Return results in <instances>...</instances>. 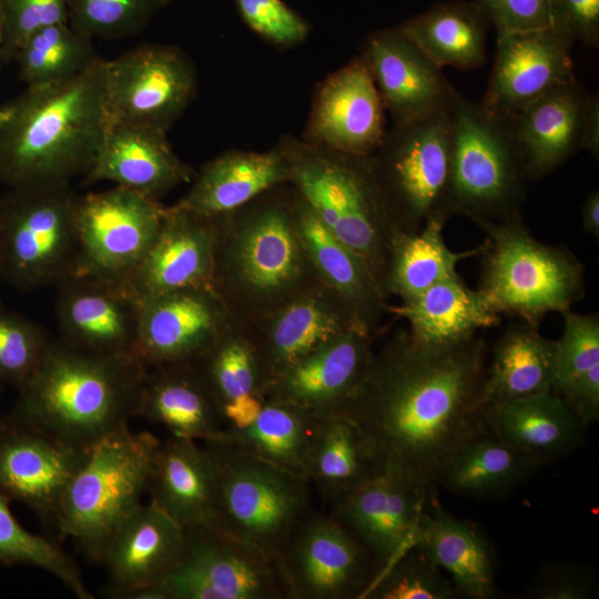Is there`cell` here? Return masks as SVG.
<instances>
[{
  "label": "cell",
  "mask_w": 599,
  "mask_h": 599,
  "mask_svg": "<svg viewBox=\"0 0 599 599\" xmlns=\"http://www.w3.org/2000/svg\"><path fill=\"white\" fill-rule=\"evenodd\" d=\"M487 345L477 334L430 344L398 331L374 353L346 413L385 467L435 489L451 456L488 430L483 402Z\"/></svg>",
  "instance_id": "obj_1"
},
{
  "label": "cell",
  "mask_w": 599,
  "mask_h": 599,
  "mask_svg": "<svg viewBox=\"0 0 599 599\" xmlns=\"http://www.w3.org/2000/svg\"><path fill=\"white\" fill-rule=\"evenodd\" d=\"M105 60L68 80L27 88L6 105L0 181L10 190L70 185L92 167L110 126Z\"/></svg>",
  "instance_id": "obj_2"
},
{
  "label": "cell",
  "mask_w": 599,
  "mask_h": 599,
  "mask_svg": "<svg viewBox=\"0 0 599 599\" xmlns=\"http://www.w3.org/2000/svg\"><path fill=\"white\" fill-rule=\"evenodd\" d=\"M216 225L212 286L247 326L323 284L298 233L288 183L216 216Z\"/></svg>",
  "instance_id": "obj_3"
},
{
  "label": "cell",
  "mask_w": 599,
  "mask_h": 599,
  "mask_svg": "<svg viewBox=\"0 0 599 599\" xmlns=\"http://www.w3.org/2000/svg\"><path fill=\"white\" fill-rule=\"evenodd\" d=\"M146 370L133 354L51 339L37 368L19 387L12 417L91 449L138 417Z\"/></svg>",
  "instance_id": "obj_4"
},
{
  "label": "cell",
  "mask_w": 599,
  "mask_h": 599,
  "mask_svg": "<svg viewBox=\"0 0 599 599\" xmlns=\"http://www.w3.org/2000/svg\"><path fill=\"white\" fill-rule=\"evenodd\" d=\"M285 138L291 162L288 183L324 226L366 262L383 288L393 243L404 231L383 195L369 155L313 145L293 135Z\"/></svg>",
  "instance_id": "obj_5"
},
{
  "label": "cell",
  "mask_w": 599,
  "mask_h": 599,
  "mask_svg": "<svg viewBox=\"0 0 599 599\" xmlns=\"http://www.w3.org/2000/svg\"><path fill=\"white\" fill-rule=\"evenodd\" d=\"M486 233L478 288L499 314L538 326L585 295V268L567 248L540 242L520 212L500 221H478Z\"/></svg>",
  "instance_id": "obj_6"
},
{
  "label": "cell",
  "mask_w": 599,
  "mask_h": 599,
  "mask_svg": "<svg viewBox=\"0 0 599 599\" xmlns=\"http://www.w3.org/2000/svg\"><path fill=\"white\" fill-rule=\"evenodd\" d=\"M161 441L124 427L89 451L62 499L57 529L100 561L118 528L143 504Z\"/></svg>",
  "instance_id": "obj_7"
},
{
  "label": "cell",
  "mask_w": 599,
  "mask_h": 599,
  "mask_svg": "<svg viewBox=\"0 0 599 599\" xmlns=\"http://www.w3.org/2000/svg\"><path fill=\"white\" fill-rule=\"evenodd\" d=\"M203 445L215 467V526L275 567L294 532L313 514L309 480L217 441Z\"/></svg>",
  "instance_id": "obj_8"
},
{
  "label": "cell",
  "mask_w": 599,
  "mask_h": 599,
  "mask_svg": "<svg viewBox=\"0 0 599 599\" xmlns=\"http://www.w3.org/2000/svg\"><path fill=\"white\" fill-rule=\"evenodd\" d=\"M450 161L446 210L475 223L519 212L527 177L507 120L455 88L447 108Z\"/></svg>",
  "instance_id": "obj_9"
},
{
  "label": "cell",
  "mask_w": 599,
  "mask_h": 599,
  "mask_svg": "<svg viewBox=\"0 0 599 599\" xmlns=\"http://www.w3.org/2000/svg\"><path fill=\"white\" fill-rule=\"evenodd\" d=\"M77 199L70 185L17 189L1 196V278L30 291L72 275Z\"/></svg>",
  "instance_id": "obj_10"
},
{
  "label": "cell",
  "mask_w": 599,
  "mask_h": 599,
  "mask_svg": "<svg viewBox=\"0 0 599 599\" xmlns=\"http://www.w3.org/2000/svg\"><path fill=\"white\" fill-rule=\"evenodd\" d=\"M369 160L383 195L404 232L418 231L437 211L448 213L450 122L447 110L405 124H393Z\"/></svg>",
  "instance_id": "obj_11"
},
{
  "label": "cell",
  "mask_w": 599,
  "mask_h": 599,
  "mask_svg": "<svg viewBox=\"0 0 599 599\" xmlns=\"http://www.w3.org/2000/svg\"><path fill=\"white\" fill-rule=\"evenodd\" d=\"M164 205L122 186L78 196L72 275L125 286L151 245Z\"/></svg>",
  "instance_id": "obj_12"
},
{
  "label": "cell",
  "mask_w": 599,
  "mask_h": 599,
  "mask_svg": "<svg viewBox=\"0 0 599 599\" xmlns=\"http://www.w3.org/2000/svg\"><path fill=\"white\" fill-rule=\"evenodd\" d=\"M104 77L110 125L146 124L167 132L197 90L194 63L172 44L144 43L105 60Z\"/></svg>",
  "instance_id": "obj_13"
},
{
  "label": "cell",
  "mask_w": 599,
  "mask_h": 599,
  "mask_svg": "<svg viewBox=\"0 0 599 599\" xmlns=\"http://www.w3.org/2000/svg\"><path fill=\"white\" fill-rule=\"evenodd\" d=\"M285 598L362 599L382 568L331 515L312 514L275 564Z\"/></svg>",
  "instance_id": "obj_14"
},
{
  "label": "cell",
  "mask_w": 599,
  "mask_h": 599,
  "mask_svg": "<svg viewBox=\"0 0 599 599\" xmlns=\"http://www.w3.org/2000/svg\"><path fill=\"white\" fill-rule=\"evenodd\" d=\"M182 555L163 581L169 599H283L274 565L217 526L184 529Z\"/></svg>",
  "instance_id": "obj_15"
},
{
  "label": "cell",
  "mask_w": 599,
  "mask_h": 599,
  "mask_svg": "<svg viewBox=\"0 0 599 599\" xmlns=\"http://www.w3.org/2000/svg\"><path fill=\"white\" fill-rule=\"evenodd\" d=\"M89 451L12 416L0 419V493L57 526L63 496Z\"/></svg>",
  "instance_id": "obj_16"
},
{
  "label": "cell",
  "mask_w": 599,
  "mask_h": 599,
  "mask_svg": "<svg viewBox=\"0 0 599 599\" xmlns=\"http://www.w3.org/2000/svg\"><path fill=\"white\" fill-rule=\"evenodd\" d=\"M434 494L435 489L385 467L376 477L332 500L329 515L352 532L383 570L415 545L422 512Z\"/></svg>",
  "instance_id": "obj_17"
},
{
  "label": "cell",
  "mask_w": 599,
  "mask_h": 599,
  "mask_svg": "<svg viewBox=\"0 0 599 599\" xmlns=\"http://www.w3.org/2000/svg\"><path fill=\"white\" fill-rule=\"evenodd\" d=\"M233 316L212 285L183 287L139 301L134 355L146 368L192 364Z\"/></svg>",
  "instance_id": "obj_18"
},
{
  "label": "cell",
  "mask_w": 599,
  "mask_h": 599,
  "mask_svg": "<svg viewBox=\"0 0 599 599\" xmlns=\"http://www.w3.org/2000/svg\"><path fill=\"white\" fill-rule=\"evenodd\" d=\"M386 131L385 108L366 60L359 54L318 83L301 139L368 156Z\"/></svg>",
  "instance_id": "obj_19"
},
{
  "label": "cell",
  "mask_w": 599,
  "mask_h": 599,
  "mask_svg": "<svg viewBox=\"0 0 599 599\" xmlns=\"http://www.w3.org/2000/svg\"><path fill=\"white\" fill-rule=\"evenodd\" d=\"M571 42L554 27L498 32L493 70L480 103L509 120L527 105L576 79Z\"/></svg>",
  "instance_id": "obj_20"
},
{
  "label": "cell",
  "mask_w": 599,
  "mask_h": 599,
  "mask_svg": "<svg viewBox=\"0 0 599 599\" xmlns=\"http://www.w3.org/2000/svg\"><path fill=\"white\" fill-rule=\"evenodd\" d=\"M374 337L353 328L275 378L265 399L294 404L317 418L346 413L369 372Z\"/></svg>",
  "instance_id": "obj_21"
},
{
  "label": "cell",
  "mask_w": 599,
  "mask_h": 599,
  "mask_svg": "<svg viewBox=\"0 0 599 599\" xmlns=\"http://www.w3.org/2000/svg\"><path fill=\"white\" fill-rule=\"evenodd\" d=\"M393 124L446 111L454 87L441 68L396 28L376 30L361 53Z\"/></svg>",
  "instance_id": "obj_22"
},
{
  "label": "cell",
  "mask_w": 599,
  "mask_h": 599,
  "mask_svg": "<svg viewBox=\"0 0 599 599\" xmlns=\"http://www.w3.org/2000/svg\"><path fill=\"white\" fill-rule=\"evenodd\" d=\"M216 217L177 205L164 206L159 230L125 284L136 300L170 291L212 285Z\"/></svg>",
  "instance_id": "obj_23"
},
{
  "label": "cell",
  "mask_w": 599,
  "mask_h": 599,
  "mask_svg": "<svg viewBox=\"0 0 599 599\" xmlns=\"http://www.w3.org/2000/svg\"><path fill=\"white\" fill-rule=\"evenodd\" d=\"M55 286L54 309L62 341L87 349L134 355L139 301L125 287L75 275Z\"/></svg>",
  "instance_id": "obj_24"
},
{
  "label": "cell",
  "mask_w": 599,
  "mask_h": 599,
  "mask_svg": "<svg viewBox=\"0 0 599 599\" xmlns=\"http://www.w3.org/2000/svg\"><path fill=\"white\" fill-rule=\"evenodd\" d=\"M166 134L146 124H111L83 182L108 181L160 201L195 174L174 152Z\"/></svg>",
  "instance_id": "obj_25"
},
{
  "label": "cell",
  "mask_w": 599,
  "mask_h": 599,
  "mask_svg": "<svg viewBox=\"0 0 599 599\" xmlns=\"http://www.w3.org/2000/svg\"><path fill=\"white\" fill-rule=\"evenodd\" d=\"M248 327L258 347L268 386L333 338L353 328L361 329L336 294L324 284Z\"/></svg>",
  "instance_id": "obj_26"
},
{
  "label": "cell",
  "mask_w": 599,
  "mask_h": 599,
  "mask_svg": "<svg viewBox=\"0 0 599 599\" xmlns=\"http://www.w3.org/2000/svg\"><path fill=\"white\" fill-rule=\"evenodd\" d=\"M185 532L171 516L149 500L114 532L101 560L108 570V595L125 593L162 585L176 566Z\"/></svg>",
  "instance_id": "obj_27"
},
{
  "label": "cell",
  "mask_w": 599,
  "mask_h": 599,
  "mask_svg": "<svg viewBox=\"0 0 599 599\" xmlns=\"http://www.w3.org/2000/svg\"><path fill=\"white\" fill-rule=\"evenodd\" d=\"M290 195L298 233L321 282L336 294L357 326L375 337L388 313V297L366 262L324 226L291 184Z\"/></svg>",
  "instance_id": "obj_28"
},
{
  "label": "cell",
  "mask_w": 599,
  "mask_h": 599,
  "mask_svg": "<svg viewBox=\"0 0 599 599\" xmlns=\"http://www.w3.org/2000/svg\"><path fill=\"white\" fill-rule=\"evenodd\" d=\"M291 162L285 135L267 151L227 150L195 172L175 205L216 217L277 185L288 183Z\"/></svg>",
  "instance_id": "obj_29"
},
{
  "label": "cell",
  "mask_w": 599,
  "mask_h": 599,
  "mask_svg": "<svg viewBox=\"0 0 599 599\" xmlns=\"http://www.w3.org/2000/svg\"><path fill=\"white\" fill-rule=\"evenodd\" d=\"M589 98L573 79L507 120L527 177L549 174L581 149Z\"/></svg>",
  "instance_id": "obj_30"
},
{
  "label": "cell",
  "mask_w": 599,
  "mask_h": 599,
  "mask_svg": "<svg viewBox=\"0 0 599 599\" xmlns=\"http://www.w3.org/2000/svg\"><path fill=\"white\" fill-rule=\"evenodd\" d=\"M148 494L183 529L215 525L216 478L210 450L170 435L159 446Z\"/></svg>",
  "instance_id": "obj_31"
},
{
  "label": "cell",
  "mask_w": 599,
  "mask_h": 599,
  "mask_svg": "<svg viewBox=\"0 0 599 599\" xmlns=\"http://www.w3.org/2000/svg\"><path fill=\"white\" fill-rule=\"evenodd\" d=\"M138 417L199 443L217 438L227 427L222 406L192 364L148 368Z\"/></svg>",
  "instance_id": "obj_32"
},
{
  "label": "cell",
  "mask_w": 599,
  "mask_h": 599,
  "mask_svg": "<svg viewBox=\"0 0 599 599\" xmlns=\"http://www.w3.org/2000/svg\"><path fill=\"white\" fill-rule=\"evenodd\" d=\"M415 546L450 576L459 598L490 599L496 595L494 558L479 528L428 499L418 525Z\"/></svg>",
  "instance_id": "obj_33"
},
{
  "label": "cell",
  "mask_w": 599,
  "mask_h": 599,
  "mask_svg": "<svg viewBox=\"0 0 599 599\" xmlns=\"http://www.w3.org/2000/svg\"><path fill=\"white\" fill-rule=\"evenodd\" d=\"M485 418L497 437L540 466L577 449L586 428L551 392L487 406Z\"/></svg>",
  "instance_id": "obj_34"
},
{
  "label": "cell",
  "mask_w": 599,
  "mask_h": 599,
  "mask_svg": "<svg viewBox=\"0 0 599 599\" xmlns=\"http://www.w3.org/2000/svg\"><path fill=\"white\" fill-rule=\"evenodd\" d=\"M388 312L407 321L413 337L430 344L468 339L479 329L498 325L501 316L479 288L468 287L458 274L389 306Z\"/></svg>",
  "instance_id": "obj_35"
},
{
  "label": "cell",
  "mask_w": 599,
  "mask_h": 599,
  "mask_svg": "<svg viewBox=\"0 0 599 599\" xmlns=\"http://www.w3.org/2000/svg\"><path fill=\"white\" fill-rule=\"evenodd\" d=\"M385 469L365 430L347 413L317 419L306 477L328 502Z\"/></svg>",
  "instance_id": "obj_36"
},
{
  "label": "cell",
  "mask_w": 599,
  "mask_h": 599,
  "mask_svg": "<svg viewBox=\"0 0 599 599\" xmlns=\"http://www.w3.org/2000/svg\"><path fill=\"white\" fill-rule=\"evenodd\" d=\"M556 341L525 321L509 325L493 348L483 388L485 407L551 392Z\"/></svg>",
  "instance_id": "obj_37"
},
{
  "label": "cell",
  "mask_w": 599,
  "mask_h": 599,
  "mask_svg": "<svg viewBox=\"0 0 599 599\" xmlns=\"http://www.w3.org/2000/svg\"><path fill=\"white\" fill-rule=\"evenodd\" d=\"M489 21L469 1H448L432 6L396 28L436 65L475 69L486 59Z\"/></svg>",
  "instance_id": "obj_38"
},
{
  "label": "cell",
  "mask_w": 599,
  "mask_h": 599,
  "mask_svg": "<svg viewBox=\"0 0 599 599\" xmlns=\"http://www.w3.org/2000/svg\"><path fill=\"white\" fill-rule=\"evenodd\" d=\"M317 419L294 404L265 399L261 413L250 426H227L213 441L307 479L308 457Z\"/></svg>",
  "instance_id": "obj_39"
},
{
  "label": "cell",
  "mask_w": 599,
  "mask_h": 599,
  "mask_svg": "<svg viewBox=\"0 0 599 599\" xmlns=\"http://www.w3.org/2000/svg\"><path fill=\"white\" fill-rule=\"evenodd\" d=\"M450 215L437 211L416 232H400L390 251L384 280V292L402 301L413 298L437 282L457 274V264L480 255L483 243L471 250L453 251L444 237V226Z\"/></svg>",
  "instance_id": "obj_40"
},
{
  "label": "cell",
  "mask_w": 599,
  "mask_h": 599,
  "mask_svg": "<svg viewBox=\"0 0 599 599\" xmlns=\"http://www.w3.org/2000/svg\"><path fill=\"white\" fill-rule=\"evenodd\" d=\"M539 467L488 429L451 456L438 476L437 486L473 498H497Z\"/></svg>",
  "instance_id": "obj_41"
},
{
  "label": "cell",
  "mask_w": 599,
  "mask_h": 599,
  "mask_svg": "<svg viewBox=\"0 0 599 599\" xmlns=\"http://www.w3.org/2000/svg\"><path fill=\"white\" fill-rule=\"evenodd\" d=\"M192 365L222 407L243 395L264 399L268 379L258 347L251 328L234 317Z\"/></svg>",
  "instance_id": "obj_42"
},
{
  "label": "cell",
  "mask_w": 599,
  "mask_h": 599,
  "mask_svg": "<svg viewBox=\"0 0 599 599\" xmlns=\"http://www.w3.org/2000/svg\"><path fill=\"white\" fill-rule=\"evenodd\" d=\"M99 58L91 38L75 31L69 22H60L32 33L13 60L27 88H33L75 77Z\"/></svg>",
  "instance_id": "obj_43"
},
{
  "label": "cell",
  "mask_w": 599,
  "mask_h": 599,
  "mask_svg": "<svg viewBox=\"0 0 599 599\" xmlns=\"http://www.w3.org/2000/svg\"><path fill=\"white\" fill-rule=\"evenodd\" d=\"M9 502L0 493V561L43 569L75 597L92 599L73 560L57 544L24 529L12 515Z\"/></svg>",
  "instance_id": "obj_44"
},
{
  "label": "cell",
  "mask_w": 599,
  "mask_h": 599,
  "mask_svg": "<svg viewBox=\"0 0 599 599\" xmlns=\"http://www.w3.org/2000/svg\"><path fill=\"white\" fill-rule=\"evenodd\" d=\"M171 0H68V22L93 39H123L140 33Z\"/></svg>",
  "instance_id": "obj_45"
},
{
  "label": "cell",
  "mask_w": 599,
  "mask_h": 599,
  "mask_svg": "<svg viewBox=\"0 0 599 599\" xmlns=\"http://www.w3.org/2000/svg\"><path fill=\"white\" fill-rule=\"evenodd\" d=\"M456 598L450 580L414 545L378 573L362 599Z\"/></svg>",
  "instance_id": "obj_46"
},
{
  "label": "cell",
  "mask_w": 599,
  "mask_h": 599,
  "mask_svg": "<svg viewBox=\"0 0 599 599\" xmlns=\"http://www.w3.org/2000/svg\"><path fill=\"white\" fill-rule=\"evenodd\" d=\"M50 342L42 326L0 305V382L19 388L37 368Z\"/></svg>",
  "instance_id": "obj_47"
},
{
  "label": "cell",
  "mask_w": 599,
  "mask_h": 599,
  "mask_svg": "<svg viewBox=\"0 0 599 599\" xmlns=\"http://www.w3.org/2000/svg\"><path fill=\"white\" fill-rule=\"evenodd\" d=\"M564 331L556 341L551 393L558 394L568 384L599 365V317L568 309L562 313Z\"/></svg>",
  "instance_id": "obj_48"
},
{
  "label": "cell",
  "mask_w": 599,
  "mask_h": 599,
  "mask_svg": "<svg viewBox=\"0 0 599 599\" xmlns=\"http://www.w3.org/2000/svg\"><path fill=\"white\" fill-rule=\"evenodd\" d=\"M243 22L264 41L293 48L311 33L308 21L283 0H234Z\"/></svg>",
  "instance_id": "obj_49"
},
{
  "label": "cell",
  "mask_w": 599,
  "mask_h": 599,
  "mask_svg": "<svg viewBox=\"0 0 599 599\" xmlns=\"http://www.w3.org/2000/svg\"><path fill=\"white\" fill-rule=\"evenodd\" d=\"M68 22V0H4L0 7V41L6 62L35 31Z\"/></svg>",
  "instance_id": "obj_50"
},
{
  "label": "cell",
  "mask_w": 599,
  "mask_h": 599,
  "mask_svg": "<svg viewBox=\"0 0 599 599\" xmlns=\"http://www.w3.org/2000/svg\"><path fill=\"white\" fill-rule=\"evenodd\" d=\"M593 571L571 562L544 566L525 591L532 599H589L597 595Z\"/></svg>",
  "instance_id": "obj_51"
},
{
  "label": "cell",
  "mask_w": 599,
  "mask_h": 599,
  "mask_svg": "<svg viewBox=\"0 0 599 599\" xmlns=\"http://www.w3.org/2000/svg\"><path fill=\"white\" fill-rule=\"evenodd\" d=\"M498 32L550 26L549 0H473Z\"/></svg>",
  "instance_id": "obj_52"
},
{
  "label": "cell",
  "mask_w": 599,
  "mask_h": 599,
  "mask_svg": "<svg viewBox=\"0 0 599 599\" xmlns=\"http://www.w3.org/2000/svg\"><path fill=\"white\" fill-rule=\"evenodd\" d=\"M550 26L571 43L599 44V0H549Z\"/></svg>",
  "instance_id": "obj_53"
},
{
  "label": "cell",
  "mask_w": 599,
  "mask_h": 599,
  "mask_svg": "<svg viewBox=\"0 0 599 599\" xmlns=\"http://www.w3.org/2000/svg\"><path fill=\"white\" fill-rule=\"evenodd\" d=\"M585 425L599 419V365L568 384L558 394Z\"/></svg>",
  "instance_id": "obj_54"
},
{
  "label": "cell",
  "mask_w": 599,
  "mask_h": 599,
  "mask_svg": "<svg viewBox=\"0 0 599 599\" xmlns=\"http://www.w3.org/2000/svg\"><path fill=\"white\" fill-rule=\"evenodd\" d=\"M264 399L256 395H243L227 402L223 415L227 426L244 428L250 426L263 408Z\"/></svg>",
  "instance_id": "obj_55"
},
{
  "label": "cell",
  "mask_w": 599,
  "mask_h": 599,
  "mask_svg": "<svg viewBox=\"0 0 599 599\" xmlns=\"http://www.w3.org/2000/svg\"><path fill=\"white\" fill-rule=\"evenodd\" d=\"M581 149L587 150L592 156L599 155V100L597 94H590L585 122Z\"/></svg>",
  "instance_id": "obj_56"
},
{
  "label": "cell",
  "mask_w": 599,
  "mask_h": 599,
  "mask_svg": "<svg viewBox=\"0 0 599 599\" xmlns=\"http://www.w3.org/2000/svg\"><path fill=\"white\" fill-rule=\"evenodd\" d=\"M582 230L596 238L599 237V191L590 192L585 199L581 210Z\"/></svg>",
  "instance_id": "obj_57"
},
{
  "label": "cell",
  "mask_w": 599,
  "mask_h": 599,
  "mask_svg": "<svg viewBox=\"0 0 599 599\" xmlns=\"http://www.w3.org/2000/svg\"><path fill=\"white\" fill-rule=\"evenodd\" d=\"M9 119V110L7 106L0 109V126L4 124Z\"/></svg>",
  "instance_id": "obj_58"
},
{
  "label": "cell",
  "mask_w": 599,
  "mask_h": 599,
  "mask_svg": "<svg viewBox=\"0 0 599 599\" xmlns=\"http://www.w3.org/2000/svg\"><path fill=\"white\" fill-rule=\"evenodd\" d=\"M3 63H6V59H4V54H3V50H2V45L0 41V68L3 65Z\"/></svg>",
  "instance_id": "obj_59"
},
{
  "label": "cell",
  "mask_w": 599,
  "mask_h": 599,
  "mask_svg": "<svg viewBox=\"0 0 599 599\" xmlns=\"http://www.w3.org/2000/svg\"><path fill=\"white\" fill-rule=\"evenodd\" d=\"M3 1H4V0H0V7H1V4L3 3Z\"/></svg>",
  "instance_id": "obj_60"
},
{
  "label": "cell",
  "mask_w": 599,
  "mask_h": 599,
  "mask_svg": "<svg viewBox=\"0 0 599 599\" xmlns=\"http://www.w3.org/2000/svg\"><path fill=\"white\" fill-rule=\"evenodd\" d=\"M0 206H1V196H0Z\"/></svg>",
  "instance_id": "obj_61"
}]
</instances>
